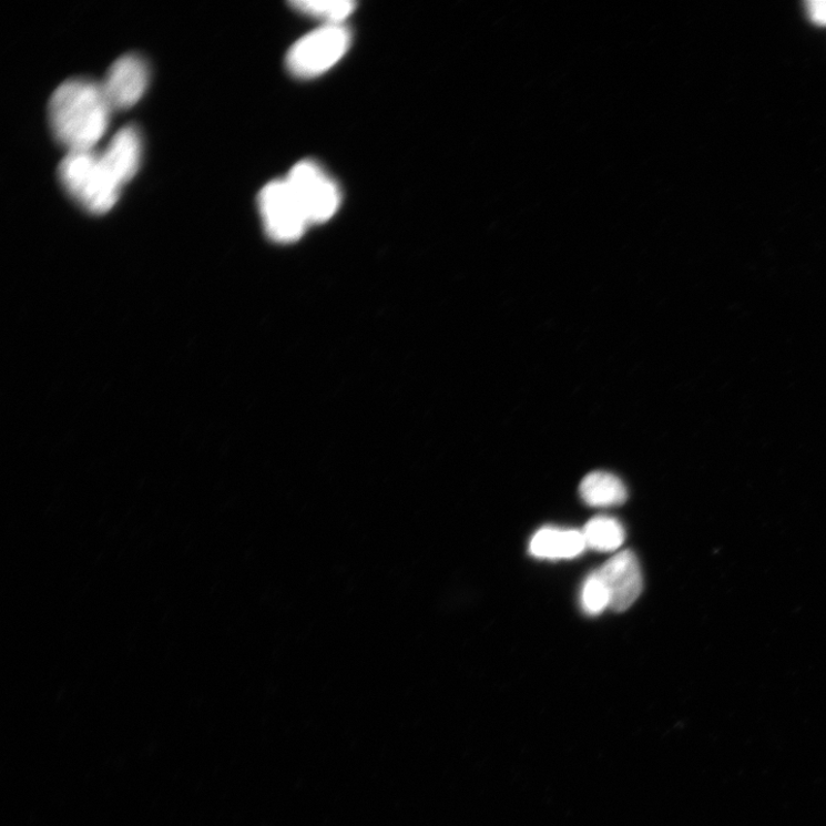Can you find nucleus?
I'll return each mask as SVG.
<instances>
[{
  "instance_id": "ddd939ff",
  "label": "nucleus",
  "mask_w": 826,
  "mask_h": 826,
  "mask_svg": "<svg viewBox=\"0 0 826 826\" xmlns=\"http://www.w3.org/2000/svg\"><path fill=\"white\" fill-rule=\"evenodd\" d=\"M810 19L818 26H826V0H813L807 4Z\"/></svg>"
},
{
  "instance_id": "f257e3e1",
  "label": "nucleus",
  "mask_w": 826,
  "mask_h": 826,
  "mask_svg": "<svg viewBox=\"0 0 826 826\" xmlns=\"http://www.w3.org/2000/svg\"><path fill=\"white\" fill-rule=\"evenodd\" d=\"M111 108L101 83L88 79L63 82L49 103V122L68 152L95 149L110 125Z\"/></svg>"
},
{
  "instance_id": "20e7f679",
  "label": "nucleus",
  "mask_w": 826,
  "mask_h": 826,
  "mask_svg": "<svg viewBox=\"0 0 826 826\" xmlns=\"http://www.w3.org/2000/svg\"><path fill=\"white\" fill-rule=\"evenodd\" d=\"M309 224L333 218L341 204L337 183L313 160L296 163L286 179Z\"/></svg>"
},
{
  "instance_id": "f8f14e48",
  "label": "nucleus",
  "mask_w": 826,
  "mask_h": 826,
  "mask_svg": "<svg viewBox=\"0 0 826 826\" xmlns=\"http://www.w3.org/2000/svg\"><path fill=\"white\" fill-rule=\"evenodd\" d=\"M582 609L587 614L599 615L610 608L608 590L598 572L592 573L584 582L581 592Z\"/></svg>"
},
{
  "instance_id": "423d86ee",
  "label": "nucleus",
  "mask_w": 826,
  "mask_h": 826,
  "mask_svg": "<svg viewBox=\"0 0 826 826\" xmlns=\"http://www.w3.org/2000/svg\"><path fill=\"white\" fill-rule=\"evenodd\" d=\"M150 83L149 64L137 54L119 58L101 83L108 101L115 110L135 106L145 94Z\"/></svg>"
},
{
  "instance_id": "9b49d317",
  "label": "nucleus",
  "mask_w": 826,
  "mask_h": 826,
  "mask_svg": "<svg viewBox=\"0 0 826 826\" xmlns=\"http://www.w3.org/2000/svg\"><path fill=\"white\" fill-rule=\"evenodd\" d=\"M290 6L297 12L324 20L325 24H344L357 7L351 0H299Z\"/></svg>"
},
{
  "instance_id": "6e6552de",
  "label": "nucleus",
  "mask_w": 826,
  "mask_h": 826,
  "mask_svg": "<svg viewBox=\"0 0 826 826\" xmlns=\"http://www.w3.org/2000/svg\"><path fill=\"white\" fill-rule=\"evenodd\" d=\"M587 548L583 533L563 528H542L532 539L530 552L542 559H571Z\"/></svg>"
},
{
  "instance_id": "39448f33",
  "label": "nucleus",
  "mask_w": 826,
  "mask_h": 826,
  "mask_svg": "<svg viewBox=\"0 0 826 826\" xmlns=\"http://www.w3.org/2000/svg\"><path fill=\"white\" fill-rule=\"evenodd\" d=\"M257 203L264 230L276 243L299 241L310 225L286 180H277L264 186Z\"/></svg>"
},
{
  "instance_id": "f03ea898",
  "label": "nucleus",
  "mask_w": 826,
  "mask_h": 826,
  "mask_svg": "<svg viewBox=\"0 0 826 826\" xmlns=\"http://www.w3.org/2000/svg\"><path fill=\"white\" fill-rule=\"evenodd\" d=\"M59 180L83 210L102 215L118 203L125 185L104 151L68 152L59 164Z\"/></svg>"
},
{
  "instance_id": "1a4fd4ad",
  "label": "nucleus",
  "mask_w": 826,
  "mask_h": 826,
  "mask_svg": "<svg viewBox=\"0 0 826 826\" xmlns=\"http://www.w3.org/2000/svg\"><path fill=\"white\" fill-rule=\"evenodd\" d=\"M580 494L588 506L596 508L620 506L628 498L624 483L614 475L603 471L588 475L580 485Z\"/></svg>"
},
{
  "instance_id": "9d476101",
  "label": "nucleus",
  "mask_w": 826,
  "mask_h": 826,
  "mask_svg": "<svg viewBox=\"0 0 826 826\" xmlns=\"http://www.w3.org/2000/svg\"><path fill=\"white\" fill-rule=\"evenodd\" d=\"M582 533L588 548L602 552L618 550L625 538L622 524L605 516L591 519Z\"/></svg>"
},
{
  "instance_id": "7ed1b4c3",
  "label": "nucleus",
  "mask_w": 826,
  "mask_h": 826,
  "mask_svg": "<svg viewBox=\"0 0 826 826\" xmlns=\"http://www.w3.org/2000/svg\"><path fill=\"white\" fill-rule=\"evenodd\" d=\"M350 44L351 32L345 24H324L290 48L287 69L300 79L319 77L341 60Z\"/></svg>"
},
{
  "instance_id": "0eeeda50",
  "label": "nucleus",
  "mask_w": 826,
  "mask_h": 826,
  "mask_svg": "<svg viewBox=\"0 0 826 826\" xmlns=\"http://www.w3.org/2000/svg\"><path fill=\"white\" fill-rule=\"evenodd\" d=\"M610 599V609L623 612L630 609L641 596L643 575L636 555L621 551L612 557L598 571Z\"/></svg>"
}]
</instances>
